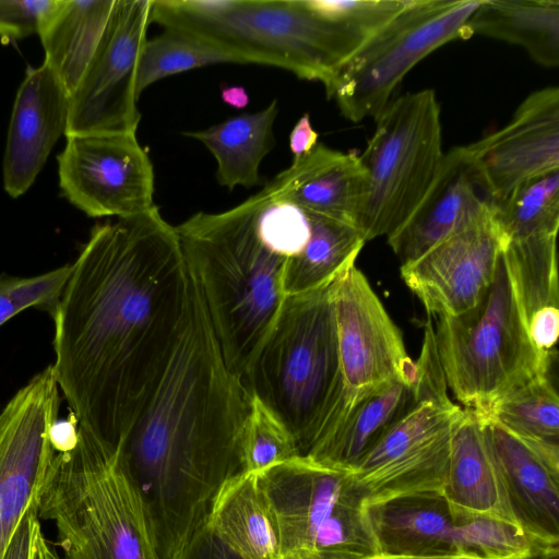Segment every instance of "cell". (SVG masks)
Segmentation results:
<instances>
[{"instance_id": "obj_1", "label": "cell", "mask_w": 559, "mask_h": 559, "mask_svg": "<svg viewBox=\"0 0 559 559\" xmlns=\"http://www.w3.org/2000/svg\"><path fill=\"white\" fill-rule=\"evenodd\" d=\"M190 274L157 206L97 224L55 314V378L79 425L114 447L156 390L181 336Z\"/></svg>"}, {"instance_id": "obj_2", "label": "cell", "mask_w": 559, "mask_h": 559, "mask_svg": "<svg viewBox=\"0 0 559 559\" xmlns=\"http://www.w3.org/2000/svg\"><path fill=\"white\" fill-rule=\"evenodd\" d=\"M190 274V273H189ZM181 336L127 437L123 459L151 512L163 559H175L223 485L242 473L253 397L227 367L190 275Z\"/></svg>"}, {"instance_id": "obj_3", "label": "cell", "mask_w": 559, "mask_h": 559, "mask_svg": "<svg viewBox=\"0 0 559 559\" xmlns=\"http://www.w3.org/2000/svg\"><path fill=\"white\" fill-rule=\"evenodd\" d=\"M229 370L242 381L286 297L287 258L262 235L254 197L175 226Z\"/></svg>"}, {"instance_id": "obj_4", "label": "cell", "mask_w": 559, "mask_h": 559, "mask_svg": "<svg viewBox=\"0 0 559 559\" xmlns=\"http://www.w3.org/2000/svg\"><path fill=\"white\" fill-rule=\"evenodd\" d=\"M38 516L55 523L62 559H163L151 512L120 445L80 425L76 447L51 461Z\"/></svg>"}, {"instance_id": "obj_5", "label": "cell", "mask_w": 559, "mask_h": 559, "mask_svg": "<svg viewBox=\"0 0 559 559\" xmlns=\"http://www.w3.org/2000/svg\"><path fill=\"white\" fill-rule=\"evenodd\" d=\"M151 22L238 63L278 67L324 88L360 49L308 0H152Z\"/></svg>"}, {"instance_id": "obj_6", "label": "cell", "mask_w": 559, "mask_h": 559, "mask_svg": "<svg viewBox=\"0 0 559 559\" xmlns=\"http://www.w3.org/2000/svg\"><path fill=\"white\" fill-rule=\"evenodd\" d=\"M334 282L286 296L243 384L290 432L300 456L330 430L342 401Z\"/></svg>"}, {"instance_id": "obj_7", "label": "cell", "mask_w": 559, "mask_h": 559, "mask_svg": "<svg viewBox=\"0 0 559 559\" xmlns=\"http://www.w3.org/2000/svg\"><path fill=\"white\" fill-rule=\"evenodd\" d=\"M435 342L448 388L483 412L544 369L522 319L503 253L480 301L455 317H439Z\"/></svg>"}, {"instance_id": "obj_8", "label": "cell", "mask_w": 559, "mask_h": 559, "mask_svg": "<svg viewBox=\"0 0 559 559\" xmlns=\"http://www.w3.org/2000/svg\"><path fill=\"white\" fill-rule=\"evenodd\" d=\"M282 559L378 555L367 507L352 472L297 456L258 474Z\"/></svg>"}, {"instance_id": "obj_9", "label": "cell", "mask_w": 559, "mask_h": 559, "mask_svg": "<svg viewBox=\"0 0 559 559\" xmlns=\"http://www.w3.org/2000/svg\"><path fill=\"white\" fill-rule=\"evenodd\" d=\"M441 111L433 90L390 100L359 154L368 190L357 228L366 241L389 237L418 206L443 159Z\"/></svg>"}, {"instance_id": "obj_10", "label": "cell", "mask_w": 559, "mask_h": 559, "mask_svg": "<svg viewBox=\"0 0 559 559\" xmlns=\"http://www.w3.org/2000/svg\"><path fill=\"white\" fill-rule=\"evenodd\" d=\"M481 0H408L405 8L337 71L325 92L352 122L376 117L404 76L439 47L469 38L466 23Z\"/></svg>"}, {"instance_id": "obj_11", "label": "cell", "mask_w": 559, "mask_h": 559, "mask_svg": "<svg viewBox=\"0 0 559 559\" xmlns=\"http://www.w3.org/2000/svg\"><path fill=\"white\" fill-rule=\"evenodd\" d=\"M461 411L452 401L420 400L396 420L352 471L365 506L442 493L451 429Z\"/></svg>"}, {"instance_id": "obj_12", "label": "cell", "mask_w": 559, "mask_h": 559, "mask_svg": "<svg viewBox=\"0 0 559 559\" xmlns=\"http://www.w3.org/2000/svg\"><path fill=\"white\" fill-rule=\"evenodd\" d=\"M333 299L343 391L338 415L328 432L384 383L399 379L415 388L417 373L400 330L355 265L334 282Z\"/></svg>"}, {"instance_id": "obj_13", "label": "cell", "mask_w": 559, "mask_h": 559, "mask_svg": "<svg viewBox=\"0 0 559 559\" xmlns=\"http://www.w3.org/2000/svg\"><path fill=\"white\" fill-rule=\"evenodd\" d=\"M151 11L152 0H116L100 45L70 94L66 136L136 132V72Z\"/></svg>"}, {"instance_id": "obj_14", "label": "cell", "mask_w": 559, "mask_h": 559, "mask_svg": "<svg viewBox=\"0 0 559 559\" xmlns=\"http://www.w3.org/2000/svg\"><path fill=\"white\" fill-rule=\"evenodd\" d=\"M58 154L62 195L90 217L134 216L154 209V169L135 133L66 136Z\"/></svg>"}, {"instance_id": "obj_15", "label": "cell", "mask_w": 559, "mask_h": 559, "mask_svg": "<svg viewBox=\"0 0 559 559\" xmlns=\"http://www.w3.org/2000/svg\"><path fill=\"white\" fill-rule=\"evenodd\" d=\"M59 406L60 390L49 365L0 412V559L23 514L39 502L56 454L49 429L58 419Z\"/></svg>"}, {"instance_id": "obj_16", "label": "cell", "mask_w": 559, "mask_h": 559, "mask_svg": "<svg viewBox=\"0 0 559 559\" xmlns=\"http://www.w3.org/2000/svg\"><path fill=\"white\" fill-rule=\"evenodd\" d=\"M496 206V205H495ZM495 206L474 223L401 265V276L430 316L474 308L492 283L507 239Z\"/></svg>"}, {"instance_id": "obj_17", "label": "cell", "mask_w": 559, "mask_h": 559, "mask_svg": "<svg viewBox=\"0 0 559 559\" xmlns=\"http://www.w3.org/2000/svg\"><path fill=\"white\" fill-rule=\"evenodd\" d=\"M496 201L559 170V88L531 93L499 130L467 144Z\"/></svg>"}, {"instance_id": "obj_18", "label": "cell", "mask_w": 559, "mask_h": 559, "mask_svg": "<svg viewBox=\"0 0 559 559\" xmlns=\"http://www.w3.org/2000/svg\"><path fill=\"white\" fill-rule=\"evenodd\" d=\"M496 205L467 145L444 153L427 193L406 222L391 234L388 243L408 263L430 248L464 229Z\"/></svg>"}, {"instance_id": "obj_19", "label": "cell", "mask_w": 559, "mask_h": 559, "mask_svg": "<svg viewBox=\"0 0 559 559\" xmlns=\"http://www.w3.org/2000/svg\"><path fill=\"white\" fill-rule=\"evenodd\" d=\"M69 109L70 94L50 67H28L13 103L2 164L3 188L11 198L34 183L66 134Z\"/></svg>"}, {"instance_id": "obj_20", "label": "cell", "mask_w": 559, "mask_h": 559, "mask_svg": "<svg viewBox=\"0 0 559 559\" xmlns=\"http://www.w3.org/2000/svg\"><path fill=\"white\" fill-rule=\"evenodd\" d=\"M480 419L520 527L539 546L559 551V465L498 423Z\"/></svg>"}, {"instance_id": "obj_21", "label": "cell", "mask_w": 559, "mask_h": 559, "mask_svg": "<svg viewBox=\"0 0 559 559\" xmlns=\"http://www.w3.org/2000/svg\"><path fill=\"white\" fill-rule=\"evenodd\" d=\"M275 199L357 228L368 190L367 170L358 153L318 143L308 154L269 181Z\"/></svg>"}, {"instance_id": "obj_22", "label": "cell", "mask_w": 559, "mask_h": 559, "mask_svg": "<svg viewBox=\"0 0 559 559\" xmlns=\"http://www.w3.org/2000/svg\"><path fill=\"white\" fill-rule=\"evenodd\" d=\"M378 555L421 557L463 552L464 519L441 492L396 497L367 507Z\"/></svg>"}, {"instance_id": "obj_23", "label": "cell", "mask_w": 559, "mask_h": 559, "mask_svg": "<svg viewBox=\"0 0 559 559\" xmlns=\"http://www.w3.org/2000/svg\"><path fill=\"white\" fill-rule=\"evenodd\" d=\"M442 495L459 515L493 519L520 527L492 457L484 424L472 408H462L452 426Z\"/></svg>"}, {"instance_id": "obj_24", "label": "cell", "mask_w": 559, "mask_h": 559, "mask_svg": "<svg viewBox=\"0 0 559 559\" xmlns=\"http://www.w3.org/2000/svg\"><path fill=\"white\" fill-rule=\"evenodd\" d=\"M556 240L555 234L510 240L502 251L531 343L547 371L559 334Z\"/></svg>"}, {"instance_id": "obj_25", "label": "cell", "mask_w": 559, "mask_h": 559, "mask_svg": "<svg viewBox=\"0 0 559 559\" xmlns=\"http://www.w3.org/2000/svg\"><path fill=\"white\" fill-rule=\"evenodd\" d=\"M116 0H52L38 28L44 62L71 94L98 49Z\"/></svg>"}, {"instance_id": "obj_26", "label": "cell", "mask_w": 559, "mask_h": 559, "mask_svg": "<svg viewBox=\"0 0 559 559\" xmlns=\"http://www.w3.org/2000/svg\"><path fill=\"white\" fill-rule=\"evenodd\" d=\"M417 402L412 385L393 379L360 400L306 455L352 472L383 433Z\"/></svg>"}, {"instance_id": "obj_27", "label": "cell", "mask_w": 559, "mask_h": 559, "mask_svg": "<svg viewBox=\"0 0 559 559\" xmlns=\"http://www.w3.org/2000/svg\"><path fill=\"white\" fill-rule=\"evenodd\" d=\"M205 526L241 559H282L277 533L255 474L239 473L215 496Z\"/></svg>"}, {"instance_id": "obj_28", "label": "cell", "mask_w": 559, "mask_h": 559, "mask_svg": "<svg viewBox=\"0 0 559 559\" xmlns=\"http://www.w3.org/2000/svg\"><path fill=\"white\" fill-rule=\"evenodd\" d=\"M471 36L518 45L545 68L559 64L558 0H481L466 23Z\"/></svg>"}, {"instance_id": "obj_29", "label": "cell", "mask_w": 559, "mask_h": 559, "mask_svg": "<svg viewBox=\"0 0 559 559\" xmlns=\"http://www.w3.org/2000/svg\"><path fill=\"white\" fill-rule=\"evenodd\" d=\"M277 102L266 108L228 118L205 130L186 131L187 138L198 140L212 153L217 163L216 179L233 190L237 186L251 188L259 183V168L275 145L273 126Z\"/></svg>"}, {"instance_id": "obj_30", "label": "cell", "mask_w": 559, "mask_h": 559, "mask_svg": "<svg viewBox=\"0 0 559 559\" xmlns=\"http://www.w3.org/2000/svg\"><path fill=\"white\" fill-rule=\"evenodd\" d=\"M308 212V211H307ZM311 235L304 250L286 262V296L311 292L335 282L355 261L366 239L353 225L308 212Z\"/></svg>"}, {"instance_id": "obj_31", "label": "cell", "mask_w": 559, "mask_h": 559, "mask_svg": "<svg viewBox=\"0 0 559 559\" xmlns=\"http://www.w3.org/2000/svg\"><path fill=\"white\" fill-rule=\"evenodd\" d=\"M476 413L559 465V397L549 374L532 378Z\"/></svg>"}, {"instance_id": "obj_32", "label": "cell", "mask_w": 559, "mask_h": 559, "mask_svg": "<svg viewBox=\"0 0 559 559\" xmlns=\"http://www.w3.org/2000/svg\"><path fill=\"white\" fill-rule=\"evenodd\" d=\"M495 214L507 242L538 235H557L559 170L516 187L496 203Z\"/></svg>"}, {"instance_id": "obj_33", "label": "cell", "mask_w": 559, "mask_h": 559, "mask_svg": "<svg viewBox=\"0 0 559 559\" xmlns=\"http://www.w3.org/2000/svg\"><path fill=\"white\" fill-rule=\"evenodd\" d=\"M236 62L224 51L178 34L164 32L147 39L139 59L135 90L141 93L166 76L209 64Z\"/></svg>"}, {"instance_id": "obj_34", "label": "cell", "mask_w": 559, "mask_h": 559, "mask_svg": "<svg viewBox=\"0 0 559 559\" xmlns=\"http://www.w3.org/2000/svg\"><path fill=\"white\" fill-rule=\"evenodd\" d=\"M297 456V444L287 428L253 399L241 445L242 473L258 474Z\"/></svg>"}, {"instance_id": "obj_35", "label": "cell", "mask_w": 559, "mask_h": 559, "mask_svg": "<svg viewBox=\"0 0 559 559\" xmlns=\"http://www.w3.org/2000/svg\"><path fill=\"white\" fill-rule=\"evenodd\" d=\"M322 17L336 24L360 48L390 23L408 0H308Z\"/></svg>"}, {"instance_id": "obj_36", "label": "cell", "mask_w": 559, "mask_h": 559, "mask_svg": "<svg viewBox=\"0 0 559 559\" xmlns=\"http://www.w3.org/2000/svg\"><path fill=\"white\" fill-rule=\"evenodd\" d=\"M71 273L72 264H66L32 277L10 275V295L17 310L36 308L53 318Z\"/></svg>"}, {"instance_id": "obj_37", "label": "cell", "mask_w": 559, "mask_h": 559, "mask_svg": "<svg viewBox=\"0 0 559 559\" xmlns=\"http://www.w3.org/2000/svg\"><path fill=\"white\" fill-rule=\"evenodd\" d=\"M52 0H0V19L13 39L37 34Z\"/></svg>"}, {"instance_id": "obj_38", "label": "cell", "mask_w": 559, "mask_h": 559, "mask_svg": "<svg viewBox=\"0 0 559 559\" xmlns=\"http://www.w3.org/2000/svg\"><path fill=\"white\" fill-rule=\"evenodd\" d=\"M176 559H241L203 524L190 537Z\"/></svg>"}, {"instance_id": "obj_39", "label": "cell", "mask_w": 559, "mask_h": 559, "mask_svg": "<svg viewBox=\"0 0 559 559\" xmlns=\"http://www.w3.org/2000/svg\"><path fill=\"white\" fill-rule=\"evenodd\" d=\"M38 503L39 502L31 504L23 514L13 533L3 559H31L35 533L40 526Z\"/></svg>"}, {"instance_id": "obj_40", "label": "cell", "mask_w": 559, "mask_h": 559, "mask_svg": "<svg viewBox=\"0 0 559 559\" xmlns=\"http://www.w3.org/2000/svg\"><path fill=\"white\" fill-rule=\"evenodd\" d=\"M49 440L56 453L73 450L79 441V419L70 411L66 419H56L49 429Z\"/></svg>"}, {"instance_id": "obj_41", "label": "cell", "mask_w": 559, "mask_h": 559, "mask_svg": "<svg viewBox=\"0 0 559 559\" xmlns=\"http://www.w3.org/2000/svg\"><path fill=\"white\" fill-rule=\"evenodd\" d=\"M318 138L319 134L311 124L310 116L305 114L289 134V148L294 159L308 154L318 144Z\"/></svg>"}, {"instance_id": "obj_42", "label": "cell", "mask_w": 559, "mask_h": 559, "mask_svg": "<svg viewBox=\"0 0 559 559\" xmlns=\"http://www.w3.org/2000/svg\"><path fill=\"white\" fill-rule=\"evenodd\" d=\"M10 275L0 273V326L20 313L10 295Z\"/></svg>"}, {"instance_id": "obj_43", "label": "cell", "mask_w": 559, "mask_h": 559, "mask_svg": "<svg viewBox=\"0 0 559 559\" xmlns=\"http://www.w3.org/2000/svg\"><path fill=\"white\" fill-rule=\"evenodd\" d=\"M221 96L225 104L236 109L245 108L249 103L247 91L239 85L222 88Z\"/></svg>"}, {"instance_id": "obj_44", "label": "cell", "mask_w": 559, "mask_h": 559, "mask_svg": "<svg viewBox=\"0 0 559 559\" xmlns=\"http://www.w3.org/2000/svg\"><path fill=\"white\" fill-rule=\"evenodd\" d=\"M370 559H485L480 556L469 552H454L447 555L421 556V557H402V556H384L377 555Z\"/></svg>"}, {"instance_id": "obj_45", "label": "cell", "mask_w": 559, "mask_h": 559, "mask_svg": "<svg viewBox=\"0 0 559 559\" xmlns=\"http://www.w3.org/2000/svg\"><path fill=\"white\" fill-rule=\"evenodd\" d=\"M0 37L4 39H13V36L8 26L0 19Z\"/></svg>"}, {"instance_id": "obj_46", "label": "cell", "mask_w": 559, "mask_h": 559, "mask_svg": "<svg viewBox=\"0 0 559 559\" xmlns=\"http://www.w3.org/2000/svg\"><path fill=\"white\" fill-rule=\"evenodd\" d=\"M300 559H352V558H340V557H332V556L314 555V556L304 557Z\"/></svg>"}, {"instance_id": "obj_47", "label": "cell", "mask_w": 559, "mask_h": 559, "mask_svg": "<svg viewBox=\"0 0 559 559\" xmlns=\"http://www.w3.org/2000/svg\"><path fill=\"white\" fill-rule=\"evenodd\" d=\"M544 559H559V555L549 556Z\"/></svg>"}]
</instances>
